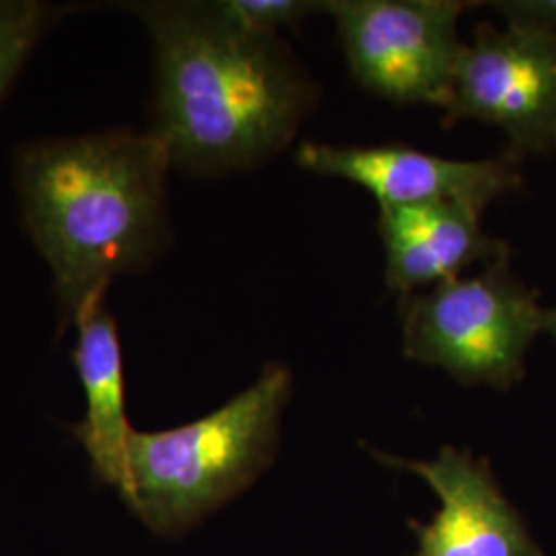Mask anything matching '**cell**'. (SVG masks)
<instances>
[{"instance_id":"8992f818","label":"cell","mask_w":556,"mask_h":556,"mask_svg":"<svg viewBox=\"0 0 556 556\" xmlns=\"http://www.w3.org/2000/svg\"><path fill=\"white\" fill-rule=\"evenodd\" d=\"M475 119L498 128L519 161L556 153V41L478 23L457 66L441 126Z\"/></svg>"},{"instance_id":"30bf717a","label":"cell","mask_w":556,"mask_h":556,"mask_svg":"<svg viewBox=\"0 0 556 556\" xmlns=\"http://www.w3.org/2000/svg\"><path fill=\"white\" fill-rule=\"evenodd\" d=\"M73 328H77L73 363L85 390V417L71 425V431L87 452L96 480L114 486L128 505L135 429L126 418L118 321L108 309L105 295L87 301Z\"/></svg>"},{"instance_id":"8fae6325","label":"cell","mask_w":556,"mask_h":556,"mask_svg":"<svg viewBox=\"0 0 556 556\" xmlns=\"http://www.w3.org/2000/svg\"><path fill=\"white\" fill-rule=\"evenodd\" d=\"M64 13L66 7L46 0H0V108Z\"/></svg>"},{"instance_id":"9c48e42d","label":"cell","mask_w":556,"mask_h":556,"mask_svg":"<svg viewBox=\"0 0 556 556\" xmlns=\"http://www.w3.org/2000/svg\"><path fill=\"white\" fill-rule=\"evenodd\" d=\"M378 231L386 285L400 298L514 254L507 241L484 231L482 211L459 202L379 206Z\"/></svg>"},{"instance_id":"7a4b0ae2","label":"cell","mask_w":556,"mask_h":556,"mask_svg":"<svg viewBox=\"0 0 556 556\" xmlns=\"http://www.w3.org/2000/svg\"><path fill=\"white\" fill-rule=\"evenodd\" d=\"M172 161L149 130L25 140L11 157L23 231L52 277L59 332L114 278L149 270L174 233Z\"/></svg>"},{"instance_id":"5b68a950","label":"cell","mask_w":556,"mask_h":556,"mask_svg":"<svg viewBox=\"0 0 556 556\" xmlns=\"http://www.w3.org/2000/svg\"><path fill=\"white\" fill-rule=\"evenodd\" d=\"M475 2L326 0L353 79L397 105L447 108L466 43L457 23Z\"/></svg>"},{"instance_id":"52a82bcc","label":"cell","mask_w":556,"mask_h":556,"mask_svg":"<svg viewBox=\"0 0 556 556\" xmlns=\"http://www.w3.org/2000/svg\"><path fill=\"white\" fill-rule=\"evenodd\" d=\"M295 161L309 174L357 184L379 206L459 202L484 213L495 200L523 188L521 161L507 151L489 160H450L404 142H301Z\"/></svg>"},{"instance_id":"4fadbf2b","label":"cell","mask_w":556,"mask_h":556,"mask_svg":"<svg viewBox=\"0 0 556 556\" xmlns=\"http://www.w3.org/2000/svg\"><path fill=\"white\" fill-rule=\"evenodd\" d=\"M503 25L530 29L556 41V0H498L486 2Z\"/></svg>"},{"instance_id":"3957f363","label":"cell","mask_w":556,"mask_h":556,"mask_svg":"<svg viewBox=\"0 0 556 556\" xmlns=\"http://www.w3.org/2000/svg\"><path fill=\"white\" fill-rule=\"evenodd\" d=\"M293 374L270 363L215 413L167 431H132L128 507L157 534L176 536L238 497L277 456Z\"/></svg>"},{"instance_id":"277c9868","label":"cell","mask_w":556,"mask_h":556,"mask_svg":"<svg viewBox=\"0 0 556 556\" xmlns=\"http://www.w3.org/2000/svg\"><path fill=\"white\" fill-rule=\"evenodd\" d=\"M397 312L406 357L443 369L462 386L495 390L523 378L546 319L540 293L517 277L511 256L402 295Z\"/></svg>"},{"instance_id":"6da1fadb","label":"cell","mask_w":556,"mask_h":556,"mask_svg":"<svg viewBox=\"0 0 556 556\" xmlns=\"http://www.w3.org/2000/svg\"><path fill=\"white\" fill-rule=\"evenodd\" d=\"M126 11L153 50L151 126L172 167L200 178L278 157L319 103L318 80L280 36L231 20L219 0H147Z\"/></svg>"},{"instance_id":"7c38bea8","label":"cell","mask_w":556,"mask_h":556,"mask_svg":"<svg viewBox=\"0 0 556 556\" xmlns=\"http://www.w3.org/2000/svg\"><path fill=\"white\" fill-rule=\"evenodd\" d=\"M219 4L243 27L270 36L299 31L309 17L324 13V2L319 0H219Z\"/></svg>"},{"instance_id":"5bb4252c","label":"cell","mask_w":556,"mask_h":556,"mask_svg":"<svg viewBox=\"0 0 556 556\" xmlns=\"http://www.w3.org/2000/svg\"><path fill=\"white\" fill-rule=\"evenodd\" d=\"M544 334L553 338L556 342V305L546 307V319H544Z\"/></svg>"},{"instance_id":"ba28073f","label":"cell","mask_w":556,"mask_h":556,"mask_svg":"<svg viewBox=\"0 0 556 556\" xmlns=\"http://www.w3.org/2000/svg\"><path fill=\"white\" fill-rule=\"evenodd\" d=\"M379 459L422 478L438 495V516L413 526L417 556H544L501 493L486 459L452 445L433 459L413 462L388 454H379Z\"/></svg>"}]
</instances>
